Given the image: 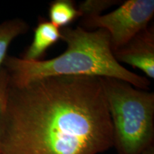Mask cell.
<instances>
[{"instance_id":"6da1fadb","label":"cell","mask_w":154,"mask_h":154,"mask_svg":"<svg viewBox=\"0 0 154 154\" xmlns=\"http://www.w3.org/2000/svg\"><path fill=\"white\" fill-rule=\"evenodd\" d=\"M0 154H99L113 146L99 77L57 76L9 84Z\"/></svg>"},{"instance_id":"7a4b0ae2","label":"cell","mask_w":154,"mask_h":154,"mask_svg":"<svg viewBox=\"0 0 154 154\" xmlns=\"http://www.w3.org/2000/svg\"><path fill=\"white\" fill-rule=\"evenodd\" d=\"M61 34L66 49L53 59L26 61L7 55L2 66L9 75V84L23 86L49 76H86L117 79L143 90L149 88V79L130 72L116 60L106 30L67 26L61 29Z\"/></svg>"},{"instance_id":"3957f363","label":"cell","mask_w":154,"mask_h":154,"mask_svg":"<svg viewBox=\"0 0 154 154\" xmlns=\"http://www.w3.org/2000/svg\"><path fill=\"white\" fill-rule=\"evenodd\" d=\"M119 154H141L154 136V94L129 83L100 78Z\"/></svg>"},{"instance_id":"277c9868","label":"cell","mask_w":154,"mask_h":154,"mask_svg":"<svg viewBox=\"0 0 154 154\" xmlns=\"http://www.w3.org/2000/svg\"><path fill=\"white\" fill-rule=\"evenodd\" d=\"M153 15V0H127L106 14L83 19V23L86 28L106 31L114 51L147 28Z\"/></svg>"},{"instance_id":"5b68a950","label":"cell","mask_w":154,"mask_h":154,"mask_svg":"<svg viewBox=\"0 0 154 154\" xmlns=\"http://www.w3.org/2000/svg\"><path fill=\"white\" fill-rule=\"evenodd\" d=\"M116 60L142 71L154 78V29L148 26L126 44L113 51Z\"/></svg>"},{"instance_id":"8992f818","label":"cell","mask_w":154,"mask_h":154,"mask_svg":"<svg viewBox=\"0 0 154 154\" xmlns=\"http://www.w3.org/2000/svg\"><path fill=\"white\" fill-rule=\"evenodd\" d=\"M61 29L49 21L40 19L34 29L33 40L21 58L26 61L41 60L47 50L61 39Z\"/></svg>"},{"instance_id":"52a82bcc","label":"cell","mask_w":154,"mask_h":154,"mask_svg":"<svg viewBox=\"0 0 154 154\" xmlns=\"http://www.w3.org/2000/svg\"><path fill=\"white\" fill-rule=\"evenodd\" d=\"M29 24L22 19H12L0 23V70L7 56L9 47L19 36L28 32Z\"/></svg>"},{"instance_id":"ba28073f","label":"cell","mask_w":154,"mask_h":154,"mask_svg":"<svg viewBox=\"0 0 154 154\" xmlns=\"http://www.w3.org/2000/svg\"><path fill=\"white\" fill-rule=\"evenodd\" d=\"M50 22L62 29L80 17V13L74 2L71 0H56L50 4L49 9Z\"/></svg>"},{"instance_id":"9c48e42d","label":"cell","mask_w":154,"mask_h":154,"mask_svg":"<svg viewBox=\"0 0 154 154\" xmlns=\"http://www.w3.org/2000/svg\"><path fill=\"white\" fill-rule=\"evenodd\" d=\"M119 2L116 0H86L79 4L77 9L83 19L101 15L106 9L110 8Z\"/></svg>"},{"instance_id":"30bf717a","label":"cell","mask_w":154,"mask_h":154,"mask_svg":"<svg viewBox=\"0 0 154 154\" xmlns=\"http://www.w3.org/2000/svg\"><path fill=\"white\" fill-rule=\"evenodd\" d=\"M9 82V75L5 69L2 66V68L0 70V146H1L2 119V116L5 108Z\"/></svg>"},{"instance_id":"8fae6325","label":"cell","mask_w":154,"mask_h":154,"mask_svg":"<svg viewBox=\"0 0 154 154\" xmlns=\"http://www.w3.org/2000/svg\"><path fill=\"white\" fill-rule=\"evenodd\" d=\"M141 154H154L153 146H151V147L148 148V149L145 150V151H144Z\"/></svg>"}]
</instances>
